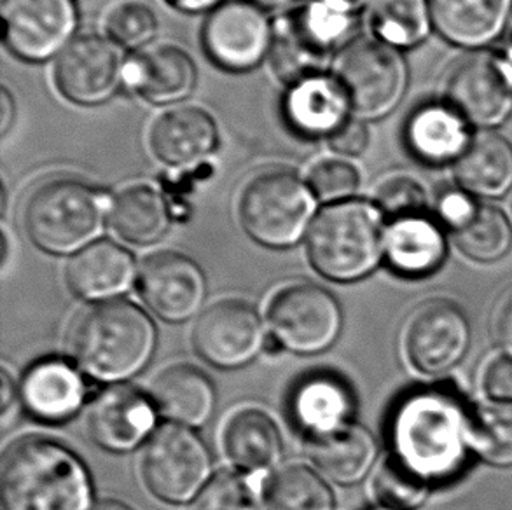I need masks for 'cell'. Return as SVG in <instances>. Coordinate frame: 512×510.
<instances>
[{"label": "cell", "mask_w": 512, "mask_h": 510, "mask_svg": "<svg viewBox=\"0 0 512 510\" xmlns=\"http://www.w3.org/2000/svg\"><path fill=\"white\" fill-rule=\"evenodd\" d=\"M289 409L306 442L315 441L353 423L355 395L338 374H308L294 388Z\"/></svg>", "instance_id": "21"}, {"label": "cell", "mask_w": 512, "mask_h": 510, "mask_svg": "<svg viewBox=\"0 0 512 510\" xmlns=\"http://www.w3.org/2000/svg\"><path fill=\"white\" fill-rule=\"evenodd\" d=\"M430 488L432 484L427 479L406 467L394 455L388 456L374 479V493L380 504L397 510L422 507L429 498Z\"/></svg>", "instance_id": "37"}, {"label": "cell", "mask_w": 512, "mask_h": 510, "mask_svg": "<svg viewBox=\"0 0 512 510\" xmlns=\"http://www.w3.org/2000/svg\"><path fill=\"white\" fill-rule=\"evenodd\" d=\"M153 399L133 386L111 385L98 392L88 414V432L100 448L123 455L139 448L156 432Z\"/></svg>", "instance_id": "17"}, {"label": "cell", "mask_w": 512, "mask_h": 510, "mask_svg": "<svg viewBox=\"0 0 512 510\" xmlns=\"http://www.w3.org/2000/svg\"><path fill=\"white\" fill-rule=\"evenodd\" d=\"M14 116H16L14 98L11 95V91L7 90L6 86H4L2 93H0V133H2V137H6L9 130H11Z\"/></svg>", "instance_id": "46"}, {"label": "cell", "mask_w": 512, "mask_h": 510, "mask_svg": "<svg viewBox=\"0 0 512 510\" xmlns=\"http://www.w3.org/2000/svg\"><path fill=\"white\" fill-rule=\"evenodd\" d=\"M65 278L84 301H112L132 287L135 257L119 243L97 240L70 257Z\"/></svg>", "instance_id": "25"}, {"label": "cell", "mask_w": 512, "mask_h": 510, "mask_svg": "<svg viewBox=\"0 0 512 510\" xmlns=\"http://www.w3.org/2000/svg\"><path fill=\"white\" fill-rule=\"evenodd\" d=\"M306 182L317 200L333 205L353 200L360 186V173L346 159L327 158L312 166Z\"/></svg>", "instance_id": "40"}, {"label": "cell", "mask_w": 512, "mask_h": 510, "mask_svg": "<svg viewBox=\"0 0 512 510\" xmlns=\"http://www.w3.org/2000/svg\"><path fill=\"white\" fill-rule=\"evenodd\" d=\"M270 336L282 350L315 355L329 350L343 329L341 304L315 283H292L278 290L268 306Z\"/></svg>", "instance_id": "10"}, {"label": "cell", "mask_w": 512, "mask_h": 510, "mask_svg": "<svg viewBox=\"0 0 512 510\" xmlns=\"http://www.w3.org/2000/svg\"><path fill=\"white\" fill-rule=\"evenodd\" d=\"M448 102L472 128L493 131L511 118L512 84L495 56H474L451 74Z\"/></svg>", "instance_id": "18"}, {"label": "cell", "mask_w": 512, "mask_h": 510, "mask_svg": "<svg viewBox=\"0 0 512 510\" xmlns=\"http://www.w3.org/2000/svg\"><path fill=\"white\" fill-rule=\"evenodd\" d=\"M284 114L292 130L305 137H331L352 118V104L333 74H320L291 84Z\"/></svg>", "instance_id": "26"}, {"label": "cell", "mask_w": 512, "mask_h": 510, "mask_svg": "<svg viewBox=\"0 0 512 510\" xmlns=\"http://www.w3.org/2000/svg\"><path fill=\"white\" fill-rule=\"evenodd\" d=\"M495 58H497L500 69L509 79V83L512 84V39H507L506 46L500 51L499 55H495Z\"/></svg>", "instance_id": "50"}, {"label": "cell", "mask_w": 512, "mask_h": 510, "mask_svg": "<svg viewBox=\"0 0 512 510\" xmlns=\"http://www.w3.org/2000/svg\"><path fill=\"white\" fill-rule=\"evenodd\" d=\"M163 2L182 13H203V11L210 13L215 7L221 6L224 0H163Z\"/></svg>", "instance_id": "47"}, {"label": "cell", "mask_w": 512, "mask_h": 510, "mask_svg": "<svg viewBox=\"0 0 512 510\" xmlns=\"http://www.w3.org/2000/svg\"><path fill=\"white\" fill-rule=\"evenodd\" d=\"M151 399L158 413L173 425L200 428L214 416L217 393L214 383L201 369L179 364L156 376Z\"/></svg>", "instance_id": "28"}, {"label": "cell", "mask_w": 512, "mask_h": 510, "mask_svg": "<svg viewBox=\"0 0 512 510\" xmlns=\"http://www.w3.org/2000/svg\"><path fill=\"white\" fill-rule=\"evenodd\" d=\"M88 392L83 373L56 357L32 364L20 383L21 406L34 420L48 425L74 418L83 409Z\"/></svg>", "instance_id": "19"}, {"label": "cell", "mask_w": 512, "mask_h": 510, "mask_svg": "<svg viewBox=\"0 0 512 510\" xmlns=\"http://www.w3.org/2000/svg\"><path fill=\"white\" fill-rule=\"evenodd\" d=\"M374 203L380 208L381 214L385 215L387 222L399 217L429 212L427 193L422 184L406 175H397L385 180L376 191Z\"/></svg>", "instance_id": "41"}, {"label": "cell", "mask_w": 512, "mask_h": 510, "mask_svg": "<svg viewBox=\"0 0 512 510\" xmlns=\"http://www.w3.org/2000/svg\"><path fill=\"white\" fill-rule=\"evenodd\" d=\"M105 32L112 42L121 49L144 51L158 32V18L146 2L125 0L116 7L105 20Z\"/></svg>", "instance_id": "39"}, {"label": "cell", "mask_w": 512, "mask_h": 510, "mask_svg": "<svg viewBox=\"0 0 512 510\" xmlns=\"http://www.w3.org/2000/svg\"><path fill=\"white\" fill-rule=\"evenodd\" d=\"M306 446L315 467L341 486L360 483L378 458V444L371 430L355 421L334 434L306 442Z\"/></svg>", "instance_id": "31"}, {"label": "cell", "mask_w": 512, "mask_h": 510, "mask_svg": "<svg viewBox=\"0 0 512 510\" xmlns=\"http://www.w3.org/2000/svg\"><path fill=\"white\" fill-rule=\"evenodd\" d=\"M194 350L217 369L247 366L264 350L263 322L254 306L224 299L201 313L193 332Z\"/></svg>", "instance_id": "14"}, {"label": "cell", "mask_w": 512, "mask_h": 510, "mask_svg": "<svg viewBox=\"0 0 512 510\" xmlns=\"http://www.w3.org/2000/svg\"><path fill=\"white\" fill-rule=\"evenodd\" d=\"M333 76L345 88L353 116L366 123L394 112L408 91L404 56L376 37L346 42L334 58Z\"/></svg>", "instance_id": "7"}, {"label": "cell", "mask_w": 512, "mask_h": 510, "mask_svg": "<svg viewBox=\"0 0 512 510\" xmlns=\"http://www.w3.org/2000/svg\"><path fill=\"white\" fill-rule=\"evenodd\" d=\"M198 69L193 58L177 46L144 49L126 60L123 84L154 105L184 102L193 95Z\"/></svg>", "instance_id": "20"}, {"label": "cell", "mask_w": 512, "mask_h": 510, "mask_svg": "<svg viewBox=\"0 0 512 510\" xmlns=\"http://www.w3.org/2000/svg\"><path fill=\"white\" fill-rule=\"evenodd\" d=\"M109 208L104 194L81 180H51L30 196L25 231L44 252L72 257L97 242Z\"/></svg>", "instance_id": "5"}, {"label": "cell", "mask_w": 512, "mask_h": 510, "mask_svg": "<svg viewBox=\"0 0 512 510\" xmlns=\"http://www.w3.org/2000/svg\"><path fill=\"white\" fill-rule=\"evenodd\" d=\"M458 249L476 262H497L512 249V226L507 215L492 205H479L464 228L453 233Z\"/></svg>", "instance_id": "35"}, {"label": "cell", "mask_w": 512, "mask_h": 510, "mask_svg": "<svg viewBox=\"0 0 512 510\" xmlns=\"http://www.w3.org/2000/svg\"><path fill=\"white\" fill-rule=\"evenodd\" d=\"M474 411L450 388L411 393L390 423L392 455L430 484L444 483L467 462Z\"/></svg>", "instance_id": "1"}, {"label": "cell", "mask_w": 512, "mask_h": 510, "mask_svg": "<svg viewBox=\"0 0 512 510\" xmlns=\"http://www.w3.org/2000/svg\"><path fill=\"white\" fill-rule=\"evenodd\" d=\"M257 481L261 479L221 472L201 493L196 510H271Z\"/></svg>", "instance_id": "38"}, {"label": "cell", "mask_w": 512, "mask_h": 510, "mask_svg": "<svg viewBox=\"0 0 512 510\" xmlns=\"http://www.w3.org/2000/svg\"><path fill=\"white\" fill-rule=\"evenodd\" d=\"M212 476V455L193 428L165 425L142 455V477L154 497L184 505L200 497Z\"/></svg>", "instance_id": "9"}, {"label": "cell", "mask_w": 512, "mask_h": 510, "mask_svg": "<svg viewBox=\"0 0 512 510\" xmlns=\"http://www.w3.org/2000/svg\"><path fill=\"white\" fill-rule=\"evenodd\" d=\"M112 231L126 243L149 247L160 242L172 224L165 196L149 184L126 187L109 208Z\"/></svg>", "instance_id": "32"}, {"label": "cell", "mask_w": 512, "mask_h": 510, "mask_svg": "<svg viewBox=\"0 0 512 510\" xmlns=\"http://www.w3.org/2000/svg\"><path fill=\"white\" fill-rule=\"evenodd\" d=\"M367 18L374 37L399 51L416 48L436 30L430 0H373Z\"/></svg>", "instance_id": "33"}, {"label": "cell", "mask_w": 512, "mask_h": 510, "mask_svg": "<svg viewBox=\"0 0 512 510\" xmlns=\"http://www.w3.org/2000/svg\"><path fill=\"white\" fill-rule=\"evenodd\" d=\"M371 510H397V509H392V507H385V505H380V507H376V509H371Z\"/></svg>", "instance_id": "54"}, {"label": "cell", "mask_w": 512, "mask_h": 510, "mask_svg": "<svg viewBox=\"0 0 512 510\" xmlns=\"http://www.w3.org/2000/svg\"><path fill=\"white\" fill-rule=\"evenodd\" d=\"M471 324L448 299L422 304L406 329V352L416 371L443 374L462 362L471 348Z\"/></svg>", "instance_id": "16"}, {"label": "cell", "mask_w": 512, "mask_h": 510, "mask_svg": "<svg viewBox=\"0 0 512 510\" xmlns=\"http://www.w3.org/2000/svg\"><path fill=\"white\" fill-rule=\"evenodd\" d=\"M352 23V14L336 11L319 0L291 9L275 23L270 56L277 76L294 84L327 74L336 58V46Z\"/></svg>", "instance_id": "8"}, {"label": "cell", "mask_w": 512, "mask_h": 510, "mask_svg": "<svg viewBox=\"0 0 512 510\" xmlns=\"http://www.w3.org/2000/svg\"><path fill=\"white\" fill-rule=\"evenodd\" d=\"M488 399L499 404H512V357L502 355L486 366L481 380Z\"/></svg>", "instance_id": "43"}, {"label": "cell", "mask_w": 512, "mask_h": 510, "mask_svg": "<svg viewBox=\"0 0 512 510\" xmlns=\"http://www.w3.org/2000/svg\"><path fill=\"white\" fill-rule=\"evenodd\" d=\"M404 131L409 152L432 166L455 165L476 135L471 123L448 100L416 107Z\"/></svg>", "instance_id": "22"}, {"label": "cell", "mask_w": 512, "mask_h": 510, "mask_svg": "<svg viewBox=\"0 0 512 510\" xmlns=\"http://www.w3.org/2000/svg\"><path fill=\"white\" fill-rule=\"evenodd\" d=\"M14 400H16V392H14L11 374L7 373V369H2V418H4V421H6Z\"/></svg>", "instance_id": "48"}, {"label": "cell", "mask_w": 512, "mask_h": 510, "mask_svg": "<svg viewBox=\"0 0 512 510\" xmlns=\"http://www.w3.org/2000/svg\"><path fill=\"white\" fill-rule=\"evenodd\" d=\"M224 449L240 474L263 479L282 458V435L270 414L261 409H242L226 425Z\"/></svg>", "instance_id": "29"}, {"label": "cell", "mask_w": 512, "mask_h": 510, "mask_svg": "<svg viewBox=\"0 0 512 510\" xmlns=\"http://www.w3.org/2000/svg\"><path fill=\"white\" fill-rule=\"evenodd\" d=\"M257 6L263 7L266 11L270 9H284V7L296 6L301 0H252Z\"/></svg>", "instance_id": "52"}, {"label": "cell", "mask_w": 512, "mask_h": 510, "mask_svg": "<svg viewBox=\"0 0 512 510\" xmlns=\"http://www.w3.org/2000/svg\"><path fill=\"white\" fill-rule=\"evenodd\" d=\"M275 23L252 0H224L201 28L208 58L228 72H249L271 55Z\"/></svg>", "instance_id": "11"}, {"label": "cell", "mask_w": 512, "mask_h": 510, "mask_svg": "<svg viewBox=\"0 0 512 510\" xmlns=\"http://www.w3.org/2000/svg\"><path fill=\"white\" fill-rule=\"evenodd\" d=\"M158 331L151 317L130 301L90 306L72 322L69 350L84 376L118 385L153 360Z\"/></svg>", "instance_id": "3"}, {"label": "cell", "mask_w": 512, "mask_h": 510, "mask_svg": "<svg viewBox=\"0 0 512 510\" xmlns=\"http://www.w3.org/2000/svg\"><path fill=\"white\" fill-rule=\"evenodd\" d=\"M471 448L493 467H512V407L492 406L474 411Z\"/></svg>", "instance_id": "36"}, {"label": "cell", "mask_w": 512, "mask_h": 510, "mask_svg": "<svg viewBox=\"0 0 512 510\" xmlns=\"http://www.w3.org/2000/svg\"><path fill=\"white\" fill-rule=\"evenodd\" d=\"M219 128L210 112L180 105L165 112L151 128L154 156L172 168H187L214 154Z\"/></svg>", "instance_id": "24"}, {"label": "cell", "mask_w": 512, "mask_h": 510, "mask_svg": "<svg viewBox=\"0 0 512 510\" xmlns=\"http://www.w3.org/2000/svg\"><path fill=\"white\" fill-rule=\"evenodd\" d=\"M329 145L336 154L345 156V158L360 156L369 145V130H367L366 121L352 116L345 125L340 126L329 137Z\"/></svg>", "instance_id": "44"}, {"label": "cell", "mask_w": 512, "mask_h": 510, "mask_svg": "<svg viewBox=\"0 0 512 510\" xmlns=\"http://www.w3.org/2000/svg\"><path fill=\"white\" fill-rule=\"evenodd\" d=\"M458 187L474 198L497 200L512 189V145L495 131H478L455 163Z\"/></svg>", "instance_id": "30"}, {"label": "cell", "mask_w": 512, "mask_h": 510, "mask_svg": "<svg viewBox=\"0 0 512 510\" xmlns=\"http://www.w3.org/2000/svg\"><path fill=\"white\" fill-rule=\"evenodd\" d=\"M319 2L326 4V6L333 7L336 11H341V13L355 16V13L360 11L362 7H369V4H371L373 0H319Z\"/></svg>", "instance_id": "49"}, {"label": "cell", "mask_w": 512, "mask_h": 510, "mask_svg": "<svg viewBox=\"0 0 512 510\" xmlns=\"http://www.w3.org/2000/svg\"><path fill=\"white\" fill-rule=\"evenodd\" d=\"M437 34L464 49L497 41L512 18V0H430Z\"/></svg>", "instance_id": "27"}, {"label": "cell", "mask_w": 512, "mask_h": 510, "mask_svg": "<svg viewBox=\"0 0 512 510\" xmlns=\"http://www.w3.org/2000/svg\"><path fill=\"white\" fill-rule=\"evenodd\" d=\"M91 510H133L130 505H126L121 500H114V498H104L98 500L97 504L91 507Z\"/></svg>", "instance_id": "51"}, {"label": "cell", "mask_w": 512, "mask_h": 510, "mask_svg": "<svg viewBox=\"0 0 512 510\" xmlns=\"http://www.w3.org/2000/svg\"><path fill=\"white\" fill-rule=\"evenodd\" d=\"M507 39H512V18L511 23H509V28H507Z\"/></svg>", "instance_id": "53"}, {"label": "cell", "mask_w": 512, "mask_h": 510, "mask_svg": "<svg viewBox=\"0 0 512 510\" xmlns=\"http://www.w3.org/2000/svg\"><path fill=\"white\" fill-rule=\"evenodd\" d=\"M125 65L121 48L107 35H79L56 58V88L72 104L97 107L118 93Z\"/></svg>", "instance_id": "13"}, {"label": "cell", "mask_w": 512, "mask_h": 510, "mask_svg": "<svg viewBox=\"0 0 512 510\" xmlns=\"http://www.w3.org/2000/svg\"><path fill=\"white\" fill-rule=\"evenodd\" d=\"M387 219L376 203L346 200L320 210L306 236L313 269L331 282H359L385 255Z\"/></svg>", "instance_id": "4"}, {"label": "cell", "mask_w": 512, "mask_h": 510, "mask_svg": "<svg viewBox=\"0 0 512 510\" xmlns=\"http://www.w3.org/2000/svg\"><path fill=\"white\" fill-rule=\"evenodd\" d=\"M448 257L446 228L436 215L416 214L387 222L385 259L397 275L423 278L436 273Z\"/></svg>", "instance_id": "23"}, {"label": "cell", "mask_w": 512, "mask_h": 510, "mask_svg": "<svg viewBox=\"0 0 512 510\" xmlns=\"http://www.w3.org/2000/svg\"><path fill=\"white\" fill-rule=\"evenodd\" d=\"M207 276L191 257L161 250L139 269V294L147 308L170 324H182L200 313L207 299Z\"/></svg>", "instance_id": "15"}, {"label": "cell", "mask_w": 512, "mask_h": 510, "mask_svg": "<svg viewBox=\"0 0 512 510\" xmlns=\"http://www.w3.org/2000/svg\"><path fill=\"white\" fill-rule=\"evenodd\" d=\"M479 205L481 203H478V198H474L462 187H450L437 196L434 215L444 228L455 233L471 221L478 212Z\"/></svg>", "instance_id": "42"}, {"label": "cell", "mask_w": 512, "mask_h": 510, "mask_svg": "<svg viewBox=\"0 0 512 510\" xmlns=\"http://www.w3.org/2000/svg\"><path fill=\"white\" fill-rule=\"evenodd\" d=\"M319 200L306 180L289 170L257 175L240 198L245 233L266 249H291L312 229Z\"/></svg>", "instance_id": "6"}, {"label": "cell", "mask_w": 512, "mask_h": 510, "mask_svg": "<svg viewBox=\"0 0 512 510\" xmlns=\"http://www.w3.org/2000/svg\"><path fill=\"white\" fill-rule=\"evenodd\" d=\"M4 44L28 63L48 62L62 55L76 39V0H2Z\"/></svg>", "instance_id": "12"}, {"label": "cell", "mask_w": 512, "mask_h": 510, "mask_svg": "<svg viewBox=\"0 0 512 510\" xmlns=\"http://www.w3.org/2000/svg\"><path fill=\"white\" fill-rule=\"evenodd\" d=\"M271 510H334V493L326 479L308 465L278 470L264 486Z\"/></svg>", "instance_id": "34"}, {"label": "cell", "mask_w": 512, "mask_h": 510, "mask_svg": "<svg viewBox=\"0 0 512 510\" xmlns=\"http://www.w3.org/2000/svg\"><path fill=\"white\" fill-rule=\"evenodd\" d=\"M4 510H91L93 483L83 460L62 442L28 435L0 463Z\"/></svg>", "instance_id": "2"}, {"label": "cell", "mask_w": 512, "mask_h": 510, "mask_svg": "<svg viewBox=\"0 0 512 510\" xmlns=\"http://www.w3.org/2000/svg\"><path fill=\"white\" fill-rule=\"evenodd\" d=\"M493 338L502 352L512 357V292H509L493 317Z\"/></svg>", "instance_id": "45"}]
</instances>
